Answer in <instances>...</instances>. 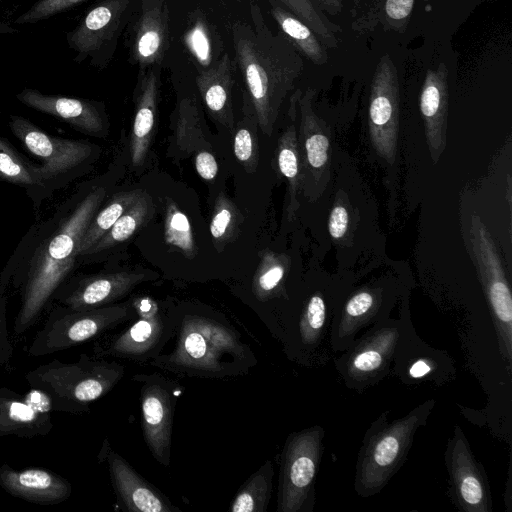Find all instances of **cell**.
<instances>
[{
    "label": "cell",
    "mask_w": 512,
    "mask_h": 512,
    "mask_svg": "<svg viewBox=\"0 0 512 512\" xmlns=\"http://www.w3.org/2000/svg\"><path fill=\"white\" fill-rule=\"evenodd\" d=\"M8 293V287L0 283V376L11 370L14 353L7 325Z\"/></svg>",
    "instance_id": "42"
},
{
    "label": "cell",
    "mask_w": 512,
    "mask_h": 512,
    "mask_svg": "<svg viewBox=\"0 0 512 512\" xmlns=\"http://www.w3.org/2000/svg\"><path fill=\"white\" fill-rule=\"evenodd\" d=\"M286 9L304 22L318 37L326 48L335 49L338 46L336 33L339 26L331 22L317 9L311 0H278Z\"/></svg>",
    "instance_id": "38"
},
{
    "label": "cell",
    "mask_w": 512,
    "mask_h": 512,
    "mask_svg": "<svg viewBox=\"0 0 512 512\" xmlns=\"http://www.w3.org/2000/svg\"><path fill=\"white\" fill-rule=\"evenodd\" d=\"M445 465L448 473V495L464 512H491L492 497L487 475L459 426L446 446Z\"/></svg>",
    "instance_id": "13"
},
{
    "label": "cell",
    "mask_w": 512,
    "mask_h": 512,
    "mask_svg": "<svg viewBox=\"0 0 512 512\" xmlns=\"http://www.w3.org/2000/svg\"><path fill=\"white\" fill-rule=\"evenodd\" d=\"M8 126L25 148L41 160L48 198L86 173L98 155L99 149L94 144L52 136L19 115H11Z\"/></svg>",
    "instance_id": "7"
},
{
    "label": "cell",
    "mask_w": 512,
    "mask_h": 512,
    "mask_svg": "<svg viewBox=\"0 0 512 512\" xmlns=\"http://www.w3.org/2000/svg\"><path fill=\"white\" fill-rule=\"evenodd\" d=\"M164 239L188 259H193L197 255L198 249L190 221L170 198H167L165 203Z\"/></svg>",
    "instance_id": "37"
},
{
    "label": "cell",
    "mask_w": 512,
    "mask_h": 512,
    "mask_svg": "<svg viewBox=\"0 0 512 512\" xmlns=\"http://www.w3.org/2000/svg\"><path fill=\"white\" fill-rule=\"evenodd\" d=\"M470 241L480 279L490 305L501 355L512 367V295L498 251L481 219L471 218Z\"/></svg>",
    "instance_id": "11"
},
{
    "label": "cell",
    "mask_w": 512,
    "mask_h": 512,
    "mask_svg": "<svg viewBox=\"0 0 512 512\" xmlns=\"http://www.w3.org/2000/svg\"><path fill=\"white\" fill-rule=\"evenodd\" d=\"M415 0H382L384 24L397 32H404Z\"/></svg>",
    "instance_id": "43"
},
{
    "label": "cell",
    "mask_w": 512,
    "mask_h": 512,
    "mask_svg": "<svg viewBox=\"0 0 512 512\" xmlns=\"http://www.w3.org/2000/svg\"><path fill=\"white\" fill-rule=\"evenodd\" d=\"M0 180L23 188L35 209L48 198L40 165H34L0 136Z\"/></svg>",
    "instance_id": "28"
},
{
    "label": "cell",
    "mask_w": 512,
    "mask_h": 512,
    "mask_svg": "<svg viewBox=\"0 0 512 512\" xmlns=\"http://www.w3.org/2000/svg\"><path fill=\"white\" fill-rule=\"evenodd\" d=\"M170 354L158 355L152 365L190 377L221 378L245 372L255 362L235 330L201 314H184L176 326Z\"/></svg>",
    "instance_id": "3"
},
{
    "label": "cell",
    "mask_w": 512,
    "mask_h": 512,
    "mask_svg": "<svg viewBox=\"0 0 512 512\" xmlns=\"http://www.w3.org/2000/svg\"><path fill=\"white\" fill-rule=\"evenodd\" d=\"M132 323L115 334L98 337L93 346L95 358H118L129 361L153 360L176 332L177 322L161 311L150 297L133 301Z\"/></svg>",
    "instance_id": "10"
},
{
    "label": "cell",
    "mask_w": 512,
    "mask_h": 512,
    "mask_svg": "<svg viewBox=\"0 0 512 512\" xmlns=\"http://www.w3.org/2000/svg\"><path fill=\"white\" fill-rule=\"evenodd\" d=\"M251 109L252 105L246 94L244 97L245 117L239 123L240 125L235 132L233 142L234 154L248 173L255 172L259 161V145L256 131L255 128L251 129L257 124V120L255 119L252 124H248Z\"/></svg>",
    "instance_id": "40"
},
{
    "label": "cell",
    "mask_w": 512,
    "mask_h": 512,
    "mask_svg": "<svg viewBox=\"0 0 512 512\" xmlns=\"http://www.w3.org/2000/svg\"><path fill=\"white\" fill-rule=\"evenodd\" d=\"M142 190L119 192L103 207L99 208L88 224L76 250V258L93 246L136 200Z\"/></svg>",
    "instance_id": "33"
},
{
    "label": "cell",
    "mask_w": 512,
    "mask_h": 512,
    "mask_svg": "<svg viewBox=\"0 0 512 512\" xmlns=\"http://www.w3.org/2000/svg\"><path fill=\"white\" fill-rule=\"evenodd\" d=\"M174 128L175 143L179 150L191 153L200 145H208L198 107L192 99L184 98L178 104Z\"/></svg>",
    "instance_id": "36"
},
{
    "label": "cell",
    "mask_w": 512,
    "mask_h": 512,
    "mask_svg": "<svg viewBox=\"0 0 512 512\" xmlns=\"http://www.w3.org/2000/svg\"><path fill=\"white\" fill-rule=\"evenodd\" d=\"M296 93L300 113L297 140L302 165V191L309 201H315L329 182V131L313 109L316 91L309 88L304 94L300 90Z\"/></svg>",
    "instance_id": "14"
},
{
    "label": "cell",
    "mask_w": 512,
    "mask_h": 512,
    "mask_svg": "<svg viewBox=\"0 0 512 512\" xmlns=\"http://www.w3.org/2000/svg\"><path fill=\"white\" fill-rule=\"evenodd\" d=\"M47 312L42 328L27 349L29 356H46L81 345L131 320L135 314L133 302L86 310H72L52 302Z\"/></svg>",
    "instance_id": "6"
},
{
    "label": "cell",
    "mask_w": 512,
    "mask_h": 512,
    "mask_svg": "<svg viewBox=\"0 0 512 512\" xmlns=\"http://www.w3.org/2000/svg\"><path fill=\"white\" fill-rule=\"evenodd\" d=\"M448 70L444 63L426 72L420 95V111L431 159L437 163L446 146Z\"/></svg>",
    "instance_id": "25"
},
{
    "label": "cell",
    "mask_w": 512,
    "mask_h": 512,
    "mask_svg": "<svg viewBox=\"0 0 512 512\" xmlns=\"http://www.w3.org/2000/svg\"><path fill=\"white\" fill-rule=\"evenodd\" d=\"M124 366L116 361L81 354L77 361L55 359L28 371L30 387L43 391L56 412L80 414L106 395L123 377Z\"/></svg>",
    "instance_id": "5"
},
{
    "label": "cell",
    "mask_w": 512,
    "mask_h": 512,
    "mask_svg": "<svg viewBox=\"0 0 512 512\" xmlns=\"http://www.w3.org/2000/svg\"><path fill=\"white\" fill-rule=\"evenodd\" d=\"M411 325L403 318L388 317L369 327L335 360L344 385L362 392L391 373L398 347Z\"/></svg>",
    "instance_id": "8"
},
{
    "label": "cell",
    "mask_w": 512,
    "mask_h": 512,
    "mask_svg": "<svg viewBox=\"0 0 512 512\" xmlns=\"http://www.w3.org/2000/svg\"><path fill=\"white\" fill-rule=\"evenodd\" d=\"M388 318L383 290L363 288L352 294L334 312L329 334L332 353H342L357 339L364 328Z\"/></svg>",
    "instance_id": "22"
},
{
    "label": "cell",
    "mask_w": 512,
    "mask_h": 512,
    "mask_svg": "<svg viewBox=\"0 0 512 512\" xmlns=\"http://www.w3.org/2000/svg\"><path fill=\"white\" fill-rule=\"evenodd\" d=\"M270 12L281 33L296 50L316 65H324L329 57L316 34L278 0H268Z\"/></svg>",
    "instance_id": "31"
},
{
    "label": "cell",
    "mask_w": 512,
    "mask_h": 512,
    "mask_svg": "<svg viewBox=\"0 0 512 512\" xmlns=\"http://www.w3.org/2000/svg\"><path fill=\"white\" fill-rule=\"evenodd\" d=\"M348 222L349 217L345 206L341 204L335 205L332 208L328 219V230L330 236L335 240H339L344 237L348 229Z\"/></svg>",
    "instance_id": "44"
},
{
    "label": "cell",
    "mask_w": 512,
    "mask_h": 512,
    "mask_svg": "<svg viewBox=\"0 0 512 512\" xmlns=\"http://www.w3.org/2000/svg\"><path fill=\"white\" fill-rule=\"evenodd\" d=\"M53 412L50 398L31 387L21 394L0 385V437L33 438L48 435Z\"/></svg>",
    "instance_id": "18"
},
{
    "label": "cell",
    "mask_w": 512,
    "mask_h": 512,
    "mask_svg": "<svg viewBox=\"0 0 512 512\" xmlns=\"http://www.w3.org/2000/svg\"><path fill=\"white\" fill-rule=\"evenodd\" d=\"M424 1H427V2H428V1H431V0H424Z\"/></svg>",
    "instance_id": "49"
},
{
    "label": "cell",
    "mask_w": 512,
    "mask_h": 512,
    "mask_svg": "<svg viewBox=\"0 0 512 512\" xmlns=\"http://www.w3.org/2000/svg\"><path fill=\"white\" fill-rule=\"evenodd\" d=\"M289 259L271 250L261 253V259L253 278V291L256 297L265 301L277 295L283 285Z\"/></svg>",
    "instance_id": "35"
},
{
    "label": "cell",
    "mask_w": 512,
    "mask_h": 512,
    "mask_svg": "<svg viewBox=\"0 0 512 512\" xmlns=\"http://www.w3.org/2000/svg\"><path fill=\"white\" fill-rule=\"evenodd\" d=\"M249 3L252 23L234 22L232 43L257 124L270 136L283 101L302 74L304 63L289 40L267 26L258 4Z\"/></svg>",
    "instance_id": "2"
},
{
    "label": "cell",
    "mask_w": 512,
    "mask_h": 512,
    "mask_svg": "<svg viewBox=\"0 0 512 512\" xmlns=\"http://www.w3.org/2000/svg\"><path fill=\"white\" fill-rule=\"evenodd\" d=\"M141 380L142 429L153 457L168 466L171 457L173 413L176 399L172 383L161 375H136Z\"/></svg>",
    "instance_id": "17"
},
{
    "label": "cell",
    "mask_w": 512,
    "mask_h": 512,
    "mask_svg": "<svg viewBox=\"0 0 512 512\" xmlns=\"http://www.w3.org/2000/svg\"><path fill=\"white\" fill-rule=\"evenodd\" d=\"M241 221L242 217L237 206L226 194L220 193L215 201L209 227L218 251L236 237Z\"/></svg>",
    "instance_id": "39"
},
{
    "label": "cell",
    "mask_w": 512,
    "mask_h": 512,
    "mask_svg": "<svg viewBox=\"0 0 512 512\" xmlns=\"http://www.w3.org/2000/svg\"><path fill=\"white\" fill-rule=\"evenodd\" d=\"M159 77L153 67L141 69L135 89L136 109L131 130L130 156L134 166L143 164L155 127Z\"/></svg>",
    "instance_id": "26"
},
{
    "label": "cell",
    "mask_w": 512,
    "mask_h": 512,
    "mask_svg": "<svg viewBox=\"0 0 512 512\" xmlns=\"http://www.w3.org/2000/svg\"><path fill=\"white\" fill-rule=\"evenodd\" d=\"M153 211L154 205L150 195L142 191L114 225L93 246L76 258V262H85L127 241L149 221Z\"/></svg>",
    "instance_id": "29"
},
{
    "label": "cell",
    "mask_w": 512,
    "mask_h": 512,
    "mask_svg": "<svg viewBox=\"0 0 512 512\" xmlns=\"http://www.w3.org/2000/svg\"><path fill=\"white\" fill-rule=\"evenodd\" d=\"M169 47L168 0H141V11L134 28L130 57L141 69L164 58Z\"/></svg>",
    "instance_id": "23"
},
{
    "label": "cell",
    "mask_w": 512,
    "mask_h": 512,
    "mask_svg": "<svg viewBox=\"0 0 512 512\" xmlns=\"http://www.w3.org/2000/svg\"><path fill=\"white\" fill-rule=\"evenodd\" d=\"M0 486L13 497L39 505H55L66 501L72 493L71 483L44 468L14 469L0 466Z\"/></svg>",
    "instance_id": "24"
},
{
    "label": "cell",
    "mask_w": 512,
    "mask_h": 512,
    "mask_svg": "<svg viewBox=\"0 0 512 512\" xmlns=\"http://www.w3.org/2000/svg\"><path fill=\"white\" fill-rule=\"evenodd\" d=\"M236 1H242V0H236Z\"/></svg>",
    "instance_id": "50"
},
{
    "label": "cell",
    "mask_w": 512,
    "mask_h": 512,
    "mask_svg": "<svg viewBox=\"0 0 512 512\" xmlns=\"http://www.w3.org/2000/svg\"><path fill=\"white\" fill-rule=\"evenodd\" d=\"M325 431L314 425L289 435L282 452L278 512H311Z\"/></svg>",
    "instance_id": "9"
},
{
    "label": "cell",
    "mask_w": 512,
    "mask_h": 512,
    "mask_svg": "<svg viewBox=\"0 0 512 512\" xmlns=\"http://www.w3.org/2000/svg\"><path fill=\"white\" fill-rule=\"evenodd\" d=\"M436 401L426 400L405 416L388 421V411L367 429L359 448L354 489L360 497L379 493L407 459L414 436L424 426Z\"/></svg>",
    "instance_id": "4"
},
{
    "label": "cell",
    "mask_w": 512,
    "mask_h": 512,
    "mask_svg": "<svg viewBox=\"0 0 512 512\" xmlns=\"http://www.w3.org/2000/svg\"><path fill=\"white\" fill-rule=\"evenodd\" d=\"M3 1H4V0H0V5H1V3H2Z\"/></svg>",
    "instance_id": "48"
},
{
    "label": "cell",
    "mask_w": 512,
    "mask_h": 512,
    "mask_svg": "<svg viewBox=\"0 0 512 512\" xmlns=\"http://www.w3.org/2000/svg\"><path fill=\"white\" fill-rule=\"evenodd\" d=\"M156 278L157 274L147 270L70 276L57 288L52 302L72 310L103 307L114 304L142 282Z\"/></svg>",
    "instance_id": "16"
},
{
    "label": "cell",
    "mask_w": 512,
    "mask_h": 512,
    "mask_svg": "<svg viewBox=\"0 0 512 512\" xmlns=\"http://www.w3.org/2000/svg\"><path fill=\"white\" fill-rule=\"evenodd\" d=\"M391 373L405 384L431 382L440 386L455 376L456 368L448 353L421 341L411 325L398 347Z\"/></svg>",
    "instance_id": "19"
},
{
    "label": "cell",
    "mask_w": 512,
    "mask_h": 512,
    "mask_svg": "<svg viewBox=\"0 0 512 512\" xmlns=\"http://www.w3.org/2000/svg\"><path fill=\"white\" fill-rule=\"evenodd\" d=\"M256 0H249V2H255Z\"/></svg>",
    "instance_id": "47"
},
{
    "label": "cell",
    "mask_w": 512,
    "mask_h": 512,
    "mask_svg": "<svg viewBox=\"0 0 512 512\" xmlns=\"http://www.w3.org/2000/svg\"><path fill=\"white\" fill-rule=\"evenodd\" d=\"M106 462L116 496L126 511H179L154 486L145 481L105 440L98 454Z\"/></svg>",
    "instance_id": "20"
},
{
    "label": "cell",
    "mask_w": 512,
    "mask_h": 512,
    "mask_svg": "<svg viewBox=\"0 0 512 512\" xmlns=\"http://www.w3.org/2000/svg\"><path fill=\"white\" fill-rule=\"evenodd\" d=\"M319 10H324L330 15H337L343 8L342 0H311Z\"/></svg>",
    "instance_id": "46"
},
{
    "label": "cell",
    "mask_w": 512,
    "mask_h": 512,
    "mask_svg": "<svg viewBox=\"0 0 512 512\" xmlns=\"http://www.w3.org/2000/svg\"><path fill=\"white\" fill-rule=\"evenodd\" d=\"M16 98L25 106L54 116L81 133L103 137L106 134V117L103 105L99 102L44 94L35 88H24Z\"/></svg>",
    "instance_id": "21"
},
{
    "label": "cell",
    "mask_w": 512,
    "mask_h": 512,
    "mask_svg": "<svg viewBox=\"0 0 512 512\" xmlns=\"http://www.w3.org/2000/svg\"><path fill=\"white\" fill-rule=\"evenodd\" d=\"M197 173L204 180H213L218 173V164L214 155L206 150L199 151L195 156Z\"/></svg>",
    "instance_id": "45"
},
{
    "label": "cell",
    "mask_w": 512,
    "mask_h": 512,
    "mask_svg": "<svg viewBox=\"0 0 512 512\" xmlns=\"http://www.w3.org/2000/svg\"><path fill=\"white\" fill-rule=\"evenodd\" d=\"M128 5L129 0H99L66 33L76 63L88 60L96 68L108 64Z\"/></svg>",
    "instance_id": "12"
},
{
    "label": "cell",
    "mask_w": 512,
    "mask_h": 512,
    "mask_svg": "<svg viewBox=\"0 0 512 512\" xmlns=\"http://www.w3.org/2000/svg\"><path fill=\"white\" fill-rule=\"evenodd\" d=\"M277 165L282 176L287 180L288 220H292L299 209V194L302 191V165L294 123L289 125L278 140Z\"/></svg>",
    "instance_id": "32"
},
{
    "label": "cell",
    "mask_w": 512,
    "mask_h": 512,
    "mask_svg": "<svg viewBox=\"0 0 512 512\" xmlns=\"http://www.w3.org/2000/svg\"><path fill=\"white\" fill-rule=\"evenodd\" d=\"M86 1L88 0H37L15 19V23L20 25L36 24L70 11Z\"/></svg>",
    "instance_id": "41"
},
{
    "label": "cell",
    "mask_w": 512,
    "mask_h": 512,
    "mask_svg": "<svg viewBox=\"0 0 512 512\" xmlns=\"http://www.w3.org/2000/svg\"><path fill=\"white\" fill-rule=\"evenodd\" d=\"M273 465L270 460L240 487L231 503L233 512H266L271 497Z\"/></svg>",
    "instance_id": "34"
},
{
    "label": "cell",
    "mask_w": 512,
    "mask_h": 512,
    "mask_svg": "<svg viewBox=\"0 0 512 512\" xmlns=\"http://www.w3.org/2000/svg\"><path fill=\"white\" fill-rule=\"evenodd\" d=\"M233 62L227 53L210 68L199 71L196 84L210 115L230 131L234 129L232 109Z\"/></svg>",
    "instance_id": "27"
},
{
    "label": "cell",
    "mask_w": 512,
    "mask_h": 512,
    "mask_svg": "<svg viewBox=\"0 0 512 512\" xmlns=\"http://www.w3.org/2000/svg\"><path fill=\"white\" fill-rule=\"evenodd\" d=\"M399 80L388 54L375 69L369 101V133L373 147L388 163L395 161L399 129Z\"/></svg>",
    "instance_id": "15"
},
{
    "label": "cell",
    "mask_w": 512,
    "mask_h": 512,
    "mask_svg": "<svg viewBox=\"0 0 512 512\" xmlns=\"http://www.w3.org/2000/svg\"><path fill=\"white\" fill-rule=\"evenodd\" d=\"M183 43L200 71L213 66L223 55L221 37L199 8L188 15Z\"/></svg>",
    "instance_id": "30"
},
{
    "label": "cell",
    "mask_w": 512,
    "mask_h": 512,
    "mask_svg": "<svg viewBox=\"0 0 512 512\" xmlns=\"http://www.w3.org/2000/svg\"><path fill=\"white\" fill-rule=\"evenodd\" d=\"M107 187H81L22 238L0 274V283L20 295L14 336L20 337L48 310L57 288L76 267L81 238L101 207Z\"/></svg>",
    "instance_id": "1"
}]
</instances>
